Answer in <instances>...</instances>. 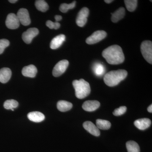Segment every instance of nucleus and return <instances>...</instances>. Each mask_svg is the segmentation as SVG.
Wrapping results in <instances>:
<instances>
[{"label": "nucleus", "instance_id": "16", "mask_svg": "<svg viewBox=\"0 0 152 152\" xmlns=\"http://www.w3.org/2000/svg\"><path fill=\"white\" fill-rule=\"evenodd\" d=\"M12 76V71L8 68H3L0 69V82L6 83L10 80Z\"/></svg>", "mask_w": 152, "mask_h": 152}, {"label": "nucleus", "instance_id": "18", "mask_svg": "<svg viewBox=\"0 0 152 152\" xmlns=\"http://www.w3.org/2000/svg\"><path fill=\"white\" fill-rule=\"evenodd\" d=\"M111 20L113 23H117L124 17L125 10L124 8L121 7L115 12L112 13Z\"/></svg>", "mask_w": 152, "mask_h": 152}, {"label": "nucleus", "instance_id": "11", "mask_svg": "<svg viewBox=\"0 0 152 152\" xmlns=\"http://www.w3.org/2000/svg\"><path fill=\"white\" fill-rule=\"evenodd\" d=\"M84 128L93 135L99 137L100 135V132L96 126L91 122L87 121L83 123Z\"/></svg>", "mask_w": 152, "mask_h": 152}, {"label": "nucleus", "instance_id": "3", "mask_svg": "<svg viewBox=\"0 0 152 152\" xmlns=\"http://www.w3.org/2000/svg\"><path fill=\"white\" fill-rule=\"evenodd\" d=\"M72 85L75 91L76 96L78 99H84L90 94L91 91L90 84L84 79L75 80L73 82Z\"/></svg>", "mask_w": 152, "mask_h": 152}, {"label": "nucleus", "instance_id": "7", "mask_svg": "<svg viewBox=\"0 0 152 152\" xmlns=\"http://www.w3.org/2000/svg\"><path fill=\"white\" fill-rule=\"evenodd\" d=\"M89 14V10L86 7L82 8L78 14L76 19V23L79 26L83 27L87 22V18Z\"/></svg>", "mask_w": 152, "mask_h": 152}, {"label": "nucleus", "instance_id": "24", "mask_svg": "<svg viewBox=\"0 0 152 152\" xmlns=\"http://www.w3.org/2000/svg\"><path fill=\"white\" fill-rule=\"evenodd\" d=\"M18 102L17 101L13 99L7 100L4 103V107L7 110H14V109L16 108L18 106Z\"/></svg>", "mask_w": 152, "mask_h": 152}, {"label": "nucleus", "instance_id": "4", "mask_svg": "<svg viewBox=\"0 0 152 152\" xmlns=\"http://www.w3.org/2000/svg\"><path fill=\"white\" fill-rule=\"evenodd\" d=\"M141 51L145 60L148 63L152 64V43L150 41H145L141 45Z\"/></svg>", "mask_w": 152, "mask_h": 152}, {"label": "nucleus", "instance_id": "20", "mask_svg": "<svg viewBox=\"0 0 152 152\" xmlns=\"http://www.w3.org/2000/svg\"><path fill=\"white\" fill-rule=\"evenodd\" d=\"M128 152H140V148L138 144L134 141H129L126 143Z\"/></svg>", "mask_w": 152, "mask_h": 152}, {"label": "nucleus", "instance_id": "9", "mask_svg": "<svg viewBox=\"0 0 152 152\" xmlns=\"http://www.w3.org/2000/svg\"><path fill=\"white\" fill-rule=\"evenodd\" d=\"M39 33V30L37 28H30L23 33L22 39L26 43L29 44L31 42L33 39Z\"/></svg>", "mask_w": 152, "mask_h": 152}, {"label": "nucleus", "instance_id": "5", "mask_svg": "<svg viewBox=\"0 0 152 152\" xmlns=\"http://www.w3.org/2000/svg\"><path fill=\"white\" fill-rule=\"evenodd\" d=\"M107 35V33L105 31H96L91 35L87 38L86 40V42L88 45L96 43L104 39Z\"/></svg>", "mask_w": 152, "mask_h": 152}, {"label": "nucleus", "instance_id": "32", "mask_svg": "<svg viewBox=\"0 0 152 152\" xmlns=\"http://www.w3.org/2000/svg\"><path fill=\"white\" fill-rule=\"evenodd\" d=\"M113 1V0H105V2L107 3V4H110Z\"/></svg>", "mask_w": 152, "mask_h": 152}, {"label": "nucleus", "instance_id": "19", "mask_svg": "<svg viewBox=\"0 0 152 152\" xmlns=\"http://www.w3.org/2000/svg\"><path fill=\"white\" fill-rule=\"evenodd\" d=\"M57 107V108L60 111L65 112L70 110L72 107L73 105L69 102L61 100L58 102Z\"/></svg>", "mask_w": 152, "mask_h": 152}, {"label": "nucleus", "instance_id": "17", "mask_svg": "<svg viewBox=\"0 0 152 152\" xmlns=\"http://www.w3.org/2000/svg\"><path fill=\"white\" fill-rule=\"evenodd\" d=\"M28 118L31 121L39 123L45 120V116L40 112H33L28 114Z\"/></svg>", "mask_w": 152, "mask_h": 152}, {"label": "nucleus", "instance_id": "23", "mask_svg": "<svg viewBox=\"0 0 152 152\" xmlns=\"http://www.w3.org/2000/svg\"><path fill=\"white\" fill-rule=\"evenodd\" d=\"M35 6L38 10L42 12H46L49 9V6L45 1L43 0L36 1Z\"/></svg>", "mask_w": 152, "mask_h": 152}, {"label": "nucleus", "instance_id": "29", "mask_svg": "<svg viewBox=\"0 0 152 152\" xmlns=\"http://www.w3.org/2000/svg\"><path fill=\"white\" fill-rule=\"evenodd\" d=\"M46 26L50 29H58L60 27L61 25L58 22H53L50 20H48L46 22Z\"/></svg>", "mask_w": 152, "mask_h": 152}, {"label": "nucleus", "instance_id": "30", "mask_svg": "<svg viewBox=\"0 0 152 152\" xmlns=\"http://www.w3.org/2000/svg\"><path fill=\"white\" fill-rule=\"evenodd\" d=\"M55 20L57 22L60 21L62 19V17L61 16V15H56L55 16Z\"/></svg>", "mask_w": 152, "mask_h": 152}, {"label": "nucleus", "instance_id": "12", "mask_svg": "<svg viewBox=\"0 0 152 152\" xmlns=\"http://www.w3.org/2000/svg\"><path fill=\"white\" fill-rule=\"evenodd\" d=\"M100 106L99 102L96 100L86 101L82 106L84 110L87 112H93L96 110Z\"/></svg>", "mask_w": 152, "mask_h": 152}, {"label": "nucleus", "instance_id": "31", "mask_svg": "<svg viewBox=\"0 0 152 152\" xmlns=\"http://www.w3.org/2000/svg\"><path fill=\"white\" fill-rule=\"evenodd\" d=\"M148 112H149L150 113H152V105L151 104V105L148 108Z\"/></svg>", "mask_w": 152, "mask_h": 152}, {"label": "nucleus", "instance_id": "33", "mask_svg": "<svg viewBox=\"0 0 152 152\" xmlns=\"http://www.w3.org/2000/svg\"><path fill=\"white\" fill-rule=\"evenodd\" d=\"M9 1L11 3L14 4V3H16V2L18 1H17V0H10V1Z\"/></svg>", "mask_w": 152, "mask_h": 152}, {"label": "nucleus", "instance_id": "1", "mask_svg": "<svg viewBox=\"0 0 152 152\" xmlns=\"http://www.w3.org/2000/svg\"><path fill=\"white\" fill-rule=\"evenodd\" d=\"M102 55L110 64H119L124 62L125 60L122 49L118 45L110 46L105 49Z\"/></svg>", "mask_w": 152, "mask_h": 152}, {"label": "nucleus", "instance_id": "14", "mask_svg": "<svg viewBox=\"0 0 152 152\" xmlns=\"http://www.w3.org/2000/svg\"><path fill=\"white\" fill-rule=\"evenodd\" d=\"M22 73L23 75L25 77L34 78L35 77L37 73V69L35 66L33 65H30L23 68Z\"/></svg>", "mask_w": 152, "mask_h": 152}, {"label": "nucleus", "instance_id": "10", "mask_svg": "<svg viewBox=\"0 0 152 152\" xmlns=\"http://www.w3.org/2000/svg\"><path fill=\"white\" fill-rule=\"evenodd\" d=\"M20 23L17 15L15 14H9L7 16L6 25L9 29H15L18 28L20 26Z\"/></svg>", "mask_w": 152, "mask_h": 152}, {"label": "nucleus", "instance_id": "26", "mask_svg": "<svg viewBox=\"0 0 152 152\" xmlns=\"http://www.w3.org/2000/svg\"><path fill=\"white\" fill-rule=\"evenodd\" d=\"M76 2L74 1L71 4H67L66 3L61 4L59 7L60 10L63 13H66L69 10L74 9L75 7Z\"/></svg>", "mask_w": 152, "mask_h": 152}, {"label": "nucleus", "instance_id": "21", "mask_svg": "<svg viewBox=\"0 0 152 152\" xmlns=\"http://www.w3.org/2000/svg\"><path fill=\"white\" fill-rule=\"evenodd\" d=\"M97 127L99 129L102 130H108L111 126V124L107 120L97 119L96 121Z\"/></svg>", "mask_w": 152, "mask_h": 152}, {"label": "nucleus", "instance_id": "27", "mask_svg": "<svg viewBox=\"0 0 152 152\" xmlns=\"http://www.w3.org/2000/svg\"><path fill=\"white\" fill-rule=\"evenodd\" d=\"M10 42L9 40L6 39H0V54L3 53L5 49L8 47Z\"/></svg>", "mask_w": 152, "mask_h": 152}, {"label": "nucleus", "instance_id": "22", "mask_svg": "<svg viewBox=\"0 0 152 152\" xmlns=\"http://www.w3.org/2000/svg\"><path fill=\"white\" fill-rule=\"evenodd\" d=\"M93 71L95 75L98 77L102 76L104 73V67L100 63H96L93 67Z\"/></svg>", "mask_w": 152, "mask_h": 152}, {"label": "nucleus", "instance_id": "28", "mask_svg": "<svg viewBox=\"0 0 152 152\" xmlns=\"http://www.w3.org/2000/svg\"><path fill=\"white\" fill-rule=\"evenodd\" d=\"M127 108L126 106H121L118 108L116 109L114 112H113V114L115 116H120L125 113L126 111Z\"/></svg>", "mask_w": 152, "mask_h": 152}, {"label": "nucleus", "instance_id": "6", "mask_svg": "<svg viewBox=\"0 0 152 152\" xmlns=\"http://www.w3.org/2000/svg\"><path fill=\"white\" fill-rule=\"evenodd\" d=\"M69 62L66 60L58 62L55 66L53 71V75L55 77H59L65 72L69 66Z\"/></svg>", "mask_w": 152, "mask_h": 152}, {"label": "nucleus", "instance_id": "13", "mask_svg": "<svg viewBox=\"0 0 152 152\" xmlns=\"http://www.w3.org/2000/svg\"><path fill=\"white\" fill-rule=\"evenodd\" d=\"M135 126L141 130H145L149 127L151 124V121L147 118L136 120L134 122Z\"/></svg>", "mask_w": 152, "mask_h": 152}, {"label": "nucleus", "instance_id": "25", "mask_svg": "<svg viewBox=\"0 0 152 152\" xmlns=\"http://www.w3.org/2000/svg\"><path fill=\"white\" fill-rule=\"evenodd\" d=\"M137 0H125L124 3L126 7L129 12H133L136 10L137 5Z\"/></svg>", "mask_w": 152, "mask_h": 152}, {"label": "nucleus", "instance_id": "15", "mask_svg": "<svg viewBox=\"0 0 152 152\" xmlns=\"http://www.w3.org/2000/svg\"><path fill=\"white\" fill-rule=\"evenodd\" d=\"M65 36L64 34H60L56 36L51 42L50 47L53 50L58 48L65 41Z\"/></svg>", "mask_w": 152, "mask_h": 152}, {"label": "nucleus", "instance_id": "8", "mask_svg": "<svg viewBox=\"0 0 152 152\" xmlns=\"http://www.w3.org/2000/svg\"><path fill=\"white\" fill-rule=\"evenodd\" d=\"M17 16L20 23L23 26H28L31 23L29 14L26 9H20L17 13Z\"/></svg>", "mask_w": 152, "mask_h": 152}, {"label": "nucleus", "instance_id": "2", "mask_svg": "<svg viewBox=\"0 0 152 152\" xmlns=\"http://www.w3.org/2000/svg\"><path fill=\"white\" fill-rule=\"evenodd\" d=\"M127 75V72L124 69L110 71L104 76V82L108 86H115L124 80Z\"/></svg>", "mask_w": 152, "mask_h": 152}]
</instances>
